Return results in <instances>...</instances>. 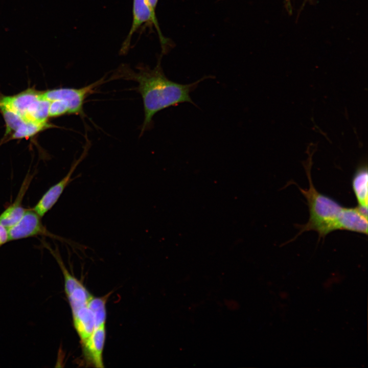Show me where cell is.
Segmentation results:
<instances>
[{
	"label": "cell",
	"instance_id": "cell-15",
	"mask_svg": "<svg viewBox=\"0 0 368 368\" xmlns=\"http://www.w3.org/2000/svg\"><path fill=\"white\" fill-rule=\"evenodd\" d=\"M66 114H70L67 104L61 100H54L50 101L49 117H57Z\"/></svg>",
	"mask_w": 368,
	"mask_h": 368
},
{
	"label": "cell",
	"instance_id": "cell-4",
	"mask_svg": "<svg viewBox=\"0 0 368 368\" xmlns=\"http://www.w3.org/2000/svg\"><path fill=\"white\" fill-rule=\"evenodd\" d=\"M132 16L131 27L122 45L120 53L124 54L128 52L133 34L144 24L154 26L163 49L165 50L167 40L160 31L156 14L151 11L147 0H133Z\"/></svg>",
	"mask_w": 368,
	"mask_h": 368
},
{
	"label": "cell",
	"instance_id": "cell-14",
	"mask_svg": "<svg viewBox=\"0 0 368 368\" xmlns=\"http://www.w3.org/2000/svg\"><path fill=\"white\" fill-rule=\"evenodd\" d=\"M0 111L6 124V134L12 133L26 121L18 113L2 103Z\"/></svg>",
	"mask_w": 368,
	"mask_h": 368
},
{
	"label": "cell",
	"instance_id": "cell-12",
	"mask_svg": "<svg viewBox=\"0 0 368 368\" xmlns=\"http://www.w3.org/2000/svg\"><path fill=\"white\" fill-rule=\"evenodd\" d=\"M109 295L98 297L92 296L88 303V306L94 315L95 328L106 324V304Z\"/></svg>",
	"mask_w": 368,
	"mask_h": 368
},
{
	"label": "cell",
	"instance_id": "cell-1",
	"mask_svg": "<svg viewBox=\"0 0 368 368\" xmlns=\"http://www.w3.org/2000/svg\"><path fill=\"white\" fill-rule=\"evenodd\" d=\"M113 78H121L137 83L144 110L143 132L151 126L153 116L162 110L186 102L196 105L190 94L201 81L209 77H202L189 84L177 83L166 76L159 61L152 69L143 66H140L137 71H134L127 65H121Z\"/></svg>",
	"mask_w": 368,
	"mask_h": 368
},
{
	"label": "cell",
	"instance_id": "cell-13",
	"mask_svg": "<svg viewBox=\"0 0 368 368\" xmlns=\"http://www.w3.org/2000/svg\"><path fill=\"white\" fill-rule=\"evenodd\" d=\"M51 127L49 123H36L26 121L12 133V139H22L31 137L40 131Z\"/></svg>",
	"mask_w": 368,
	"mask_h": 368
},
{
	"label": "cell",
	"instance_id": "cell-17",
	"mask_svg": "<svg viewBox=\"0 0 368 368\" xmlns=\"http://www.w3.org/2000/svg\"><path fill=\"white\" fill-rule=\"evenodd\" d=\"M148 4L151 11L155 14V9L158 0H147Z\"/></svg>",
	"mask_w": 368,
	"mask_h": 368
},
{
	"label": "cell",
	"instance_id": "cell-10",
	"mask_svg": "<svg viewBox=\"0 0 368 368\" xmlns=\"http://www.w3.org/2000/svg\"><path fill=\"white\" fill-rule=\"evenodd\" d=\"M72 313L74 326L82 343L88 338L95 328L94 315L88 305Z\"/></svg>",
	"mask_w": 368,
	"mask_h": 368
},
{
	"label": "cell",
	"instance_id": "cell-8",
	"mask_svg": "<svg viewBox=\"0 0 368 368\" xmlns=\"http://www.w3.org/2000/svg\"><path fill=\"white\" fill-rule=\"evenodd\" d=\"M32 178V175L26 176L15 199L0 214V223L6 227L14 225L24 214L26 209L22 206V200Z\"/></svg>",
	"mask_w": 368,
	"mask_h": 368
},
{
	"label": "cell",
	"instance_id": "cell-3",
	"mask_svg": "<svg viewBox=\"0 0 368 368\" xmlns=\"http://www.w3.org/2000/svg\"><path fill=\"white\" fill-rule=\"evenodd\" d=\"M104 82L103 79L79 88H59L43 91L44 98L49 101L61 100L69 108L70 114H83V106L86 98Z\"/></svg>",
	"mask_w": 368,
	"mask_h": 368
},
{
	"label": "cell",
	"instance_id": "cell-6",
	"mask_svg": "<svg viewBox=\"0 0 368 368\" xmlns=\"http://www.w3.org/2000/svg\"><path fill=\"white\" fill-rule=\"evenodd\" d=\"M86 151L75 161L67 174L59 181L50 187L42 195L33 208V210L42 217L56 204L67 185L74 179L72 175L76 167L84 158Z\"/></svg>",
	"mask_w": 368,
	"mask_h": 368
},
{
	"label": "cell",
	"instance_id": "cell-5",
	"mask_svg": "<svg viewBox=\"0 0 368 368\" xmlns=\"http://www.w3.org/2000/svg\"><path fill=\"white\" fill-rule=\"evenodd\" d=\"M9 241L38 236H45L57 239L61 237L52 234L46 228L41 217L33 209H26L21 219L14 225L8 228Z\"/></svg>",
	"mask_w": 368,
	"mask_h": 368
},
{
	"label": "cell",
	"instance_id": "cell-2",
	"mask_svg": "<svg viewBox=\"0 0 368 368\" xmlns=\"http://www.w3.org/2000/svg\"><path fill=\"white\" fill-rule=\"evenodd\" d=\"M311 155L305 166L309 188L304 189L298 186L307 200L310 216L306 224L299 226L298 234L314 231L319 238H324L334 231L345 230L367 235V211L358 206L343 207L335 200L319 193L314 187L311 175Z\"/></svg>",
	"mask_w": 368,
	"mask_h": 368
},
{
	"label": "cell",
	"instance_id": "cell-9",
	"mask_svg": "<svg viewBox=\"0 0 368 368\" xmlns=\"http://www.w3.org/2000/svg\"><path fill=\"white\" fill-rule=\"evenodd\" d=\"M42 97V91L31 88L13 96H3L0 97V103L18 113L24 119L30 107Z\"/></svg>",
	"mask_w": 368,
	"mask_h": 368
},
{
	"label": "cell",
	"instance_id": "cell-7",
	"mask_svg": "<svg viewBox=\"0 0 368 368\" xmlns=\"http://www.w3.org/2000/svg\"><path fill=\"white\" fill-rule=\"evenodd\" d=\"M106 339L105 325L94 328L88 338L81 343L87 363L96 367H104L103 352Z\"/></svg>",
	"mask_w": 368,
	"mask_h": 368
},
{
	"label": "cell",
	"instance_id": "cell-11",
	"mask_svg": "<svg viewBox=\"0 0 368 368\" xmlns=\"http://www.w3.org/2000/svg\"><path fill=\"white\" fill-rule=\"evenodd\" d=\"M368 172L367 164L360 165L356 170L352 180L353 190L358 206L367 210Z\"/></svg>",
	"mask_w": 368,
	"mask_h": 368
},
{
	"label": "cell",
	"instance_id": "cell-16",
	"mask_svg": "<svg viewBox=\"0 0 368 368\" xmlns=\"http://www.w3.org/2000/svg\"><path fill=\"white\" fill-rule=\"evenodd\" d=\"M9 241L8 228L0 223V248Z\"/></svg>",
	"mask_w": 368,
	"mask_h": 368
}]
</instances>
